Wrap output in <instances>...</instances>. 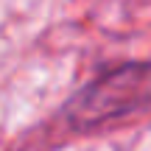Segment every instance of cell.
Masks as SVG:
<instances>
[{
  "mask_svg": "<svg viewBox=\"0 0 151 151\" xmlns=\"http://www.w3.org/2000/svg\"><path fill=\"white\" fill-rule=\"evenodd\" d=\"M151 106V62H120L98 73L65 104L62 115L76 132L98 129L109 120Z\"/></svg>",
  "mask_w": 151,
  "mask_h": 151,
  "instance_id": "obj_1",
  "label": "cell"
}]
</instances>
